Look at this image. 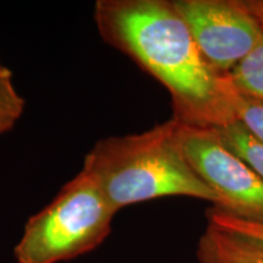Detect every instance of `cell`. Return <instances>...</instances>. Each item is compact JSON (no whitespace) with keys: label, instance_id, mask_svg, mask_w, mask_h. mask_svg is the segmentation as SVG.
Segmentation results:
<instances>
[{"label":"cell","instance_id":"6da1fadb","mask_svg":"<svg viewBox=\"0 0 263 263\" xmlns=\"http://www.w3.org/2000/svg\"><path fill=\"white\" fill-rule=\"evenodd\" d=\"M94 21L106 44L168 90L174 121L199 128L236 122L229 74L206 60L172 2L98 0Z\"/></svg>","mask_w":263,"mask_h":263},{"label":"cell","instance_id":"7a4b0ae2","mask_svg":"<svg viewBox=\"0 0 263 263\" xmlns=\"http://www.w3.org/2000/svg\"><path fill=\"white\" fill-rule=\"evenodd\" d=\"M83 167L98 179L114 209L164 196H188L217 205L215 193L184 154L179 123L171 118L151 129L95 143Z\"/></svg>","mask_w":263,"mask_h":263},{"label":"cell","instance_id":"3957f363","mask_svg":"<svg viewBox=\"0 0 263 263\" xmlns=\"http://www.w3.org/2000/svg\"><path fill=\"white\" fill-rule=\"evenodd\" d=\"M117 211L89 170L66 183L55 199L26 223L14 249L17 263H62L99 248Z\"/></svg>","mask_w":263,"mask_h":263},{"label":"cell","instance_id":"277c9868","mask_svg":"<svg viewBox=\"0 0 263 263\" xmlns=\"http://www.w3.org/2000/svg\"><path fill=\"white\" fill-rule=\"evenodd\" d=\"M179 138L194 171L215 193L213 209L263 224V178L227 145L218 130L179 123Z\"/></svg>","mask_w":263,"mask_h":263},{"label":"cell","instance_id":"5b68a950","mask_svg":"<svg viewBox=\"0 0 263 263\" xmlns=\"http://www.w3.org/2000/svg\"><path fill=\"white\" fill-rule=\"evenodd\" d=\"M194 41L213 68L229 74L263 38L244 0H172Z\"/></svg>","mask_w":263,"mask_h":263},{"label":"cell","instance_id":"8992f818","mask_svg":"<svg viewBox=\"0 0 263 263\" xmlns=\"http://www.w3.org/2000/svg\"><path fill=\"white\" fill-rule=\"evenodd\" d=\"M196 257L199 263H263V249L207 222Z\"/></svg>","mask_w":263,"mask_h":263},{"label":"cell","instance_id":"52a82bcc","mask_svg":"<svg viewBox=\"0 0 263 263\" xmlns=\"http://www.w3.org/2000/svg\"><path fill=\"white\" fill-rule=\"evenodd\" d=\"M229 77L240 93L263 101V38L257 47L235 66Z\"/></svg>","mask_w":263,"mask_h":263},{"label":"cell","instance_id":"ba28073f","mask_svg":"<svg viewBox=\"0 0 263 263\" xmlns=\"http://www.w3.org/2000/svg\"><path fill=\"white\" fill-rule=\"evenodd\" d=\"M223 141L236 155L245 160L263 178V145L255 139L241 123L234 122L216 128Z\"/></svg>","mask_w":263,"mask_h":263},{"label":"cell","instance_id":"9c48e42d","mask_svg":"<svg viewBox=\"0 0 263 263\" xmlns=\"http://www.w3.org/2000/svg\"><path fill=\"white\" fill-rule=\"evenodd\" d=\"M26 101L12 81V72L0 60V136L10 132L24 115Z\"/></svg>","mask_w":263,"mask_h":263},{"label":"cell","instance_id":"30bf717a","mask_svg":"<svg viewBox=\"0 0 263 263\" xmlns=\"http://www.w3.org/2000/svg\"><path fill=\"white\" fill-rule=\"evenodd\" d=\"M234 112L236 122L241 123V126L263 145V101L248 97L236 89Z\"/></svg>","mask_w":263,"mask_h":263},{"label":"cell","instance_id":"8fae6325","mask_svg":"<svg viewBox=\"0 0 263 263\" xmlns=\"http://www.w3.org/2000/svg\"><path fill=\"white\" fill-rule=\"evenodd\" d=\"M207 222L213 223L219 228L233 233L239 238L248 240L258 248L263 249V224L261 223L244 221V219L227 215L213 207L207 213Z\"/></svg>","mask_w":263,"mask_h":263},{"label":"cell","instance_id":"7c38bea8","mask_svg":"<svg viewBox=\"0 0 263 263\" xmlns=\"http://www.w3.org/2000/svg\"><path fill=\"white\" fill-rule=\"evenodd\" d=\"M244 2L263 28V0H244Z\"/></svg>","mask_w":263,"mask_h":263}]
</instances>
